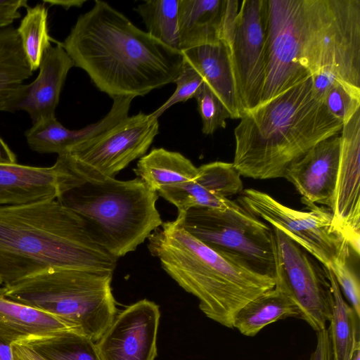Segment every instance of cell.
Masks as SVG:
<instances>
[{"label":"cell","instance_id":"43","mask_svg":"<svg viewBox=\"0 0 360 360\" xmlns=\"http://www.w3.org/2000/svg\"><path fill=\"white\" fill-rule=\"evenodd\" d=\"M6 292V287L3 285V283L0 281V297H5Z\"/></svg>","mask_w":360,"mask_h":360},{"label":"cell","instance_id":"17","mask_svg":"<svg viewBox=\"0 0 360 360\" xmlns=\"http://www.w3.org/2000/svg\"><path fill=\"white\" fill-rule=\"evenodd\" d=\"M72 179L70 169L60 157L51 167L0 164V206L58 199Z\"/></svg>","mask_w":360,"mask_h":360},{"label":"cell","instance_id":"26","mask_svg":"<svg viewBox=\"0 0 360 360\" xmlns=\"http://www.w3.org/2000/svg\"><path fill=\"white\" fill-rule=\"evenodd\" d=\"M326 269L332 291L328 329L333 360H350L354 351L360 347V316L345 301L331 270Z\"/></svg>","mask_w":360,"mask_h":360},{"label":"cell","instance_id":"28","mask_svg":"<svg viewBox=\"0 0 360 360\" xmlns=\"http://www.w3.org/2000/svg\"><path fill=\"white\" fill-rule=\"evenodd\" d=\"M26 9V14L16 29L27 61L34 72L39 69L44 53L51 42L58 41L49 34L48 9L45 4H37Z\"/></svg>","mask_w":360,"mask_h":360},{"label":"cell","instance_id":"10","mask_svg":"<svg viewBox=\"0 0 360 360\" xmlns=\"http://www.w3.org/2000/svg\"><path fill=\"white\" fill-rule=\"evenodd\" d=\"M158 133V118L140 112L58 157L84 173L115 178L132 161L146 155Z\"/></svg>","mask_w":360,"mask_h":360},{"label":"cell","instance_id":"22","mask_svg":"<svg viewBox=\"0 0 360 360\" xmlns=\"http://www.w3.org/2000/svg\"><path fill=\"white\" fill-rule=\"evenodd\" d=\"M72 329L46 311L0 297V337L10 342Z\"/></svg>","mask_w":360,"mask_h":360},{"label":"cell","instance_id":"6","mask_svg":"<svg viewBox=\"0 0 360 360\" xmlns=\"http://www.w3.org/2000/svg\"><path fill=\"white\" fill-rule=\"evenodd\" d=\"M112 274L46 269L5 286V297L56 316L96 342L117 314Z\"/></svg>","mask_w":360,"mask_h":360},{"label":"cell","instance_id":"27","mask_svg":"<svg viewBox=\"0 0 360 360\" xmlns=\"http://www.w3.org/2000/svg\"><path fill=\"white\" fill-rule=\"evenodd\" d=\"M17 342L30 347L46 360H101L95 342L73 330Z\"/></svg>","mask_w":360,"mask_h":360},{"label":"cell","instance_id":"1","mask_svg":"<svg viewBox=\"0 0 360 360\" xmlns=\"http://www.w3.org/2000/svg\"><path fill=\"white\" fill-rule=\"evenodd\" d=\"M61 46L75 66L110 98L143 96L174 83L184 57L107 2L80 15Z\"/></svg>","mask_w":360,"mask_h":360},{"label":"cell","instance_id":"37","mask_svg":"<svg viewBox=\"0 0 360 360\" xmlns=\"http://www.w3.org/2000/svg\"><path fill=\"white\" fill-rule=\"evenodd\" d=\"M13 360H46L30 347L20 342L11 344Z\"/></svg>","mask_w":360,"mask_h":360},{"label":"cell","instance_id":"9","mask_svg":"<svg viewBox=\"0 0 360 360\" xmlns=\"http://www.w3.org/2000/svg\"><path fill=\"white\" fill-rule=\"evenodd\" d=\"M237 201L256 217L283 231L327 269L355 254L328 207L302 200L308 210H294L254 188L243 189Z\"/></svg>","mask_w":360,"mask_h":360},{"label":"cell","instance_id":"20","mask_svg":"<svg viewBox=\"0 0 360 360\" xmlns=\"http://www.w3.org/2000/svg\"><path fill=\"white\" fill-rule=\"evenodd\" d=\"M184 60L202 77L221 101L231 119H240L242 107L231 48L223 41L192 48L181 52Z\"/></svg>","mask_w":360,"mask_h":360},{"label":"cell","instance_id":"36","mask_svg":"<svg viewBox=\"0 0 360 360\" xmlns=\"http://www.w3.org/2000/svg\"><path fill=\"white\" fill-rule=\"evenodd\" d=\"M316 344L309 360H333L331 342L328 328L316 331Z\"/></svg>","mask_w":360,"mask_h":360},{"label":"cell","instance_id":"34","mask_svg":"<svg viewBox=\"0 0 360 360\" xmlns=\"http://www.w3.org/2000/svg\"><path fill=\"white\" fill-rule=\"evenodd\" d=\"M204 82L200 74L184 60L181 72L174 82L176 84L175 91L163 105L151 113L158 118L173 105L195 98Z\"/></svg>","mask_w":360,"mask_h":360},{"label":"cell","instance_id":"2","mask_svg":"<svg viewBox=\"0 0 360 360\" xmlns=\"http://www.w3.org/2000/svg\"><path fill=\"white\" fill-rule=\"evenodd\" d=\"M112 255L86 222L58 199L0 206V281L50 269L113 274Z\"/></svg>","mask_w":360,"mask_h":360},{"label":"cell","instance_id":"18","mask_svg":"<svg viewBox=\"0 0 360 360\" xmlns=\"http://www.w3.org/2000/svg\"><path fill=\"white\" fill-rule=\"evenodd\" d=\"M75 66L60 42L51 45L44 52L35 79L23 84L11 108L24 110L32 123L56 117L60 94L70 70Z\"/></svg>","mask_w":360,"mask_h":360},{"label":"cell","instance_id":"5","mask_svg":"<svg viewBox=\"0 0 360 360\" xmlns=\"http://www.w3.org/2000/svg\"><path fill=\"white\" fill-rule=\"evenodd\" d=\"M65 164L73 174L72 181L58 200L79 215L116 258L134 251L162 226L156 207L158 195L140 178L121 181Z\"/></svg>","mask_w":360,"mask_h":360},{"label":"cell","instance_id":"29","mask_svg":"<svg viewBox=\"0 0 360 360\" xmlns=\"http://www.w3.org/2000/svg\"><path fill=\"white\" fill-rule=\"evenodd\" d=\"M179 5V0H147L134 8L141 17L146 32L167 46L178 51Z\"/></svg>","mask_w":360,"mask_h":360},{"label":"cell","instance_id":"13","mask_svg":"<svg viewBox=\"0 0 360 360\" xmlns=\"http://www.w3.org/2000/svg\"><path fill=\"white\" fill-rule=\"evenodd\" d=\"M266 25V0H243L236 16L231 51L244 113L261 103Z\"/></svg>","mask_w":360,"mask_h":360},{"label":"cell","instance_id":"12","mask_svg":"<svg viewBox=\"0 0 360 360\" xmlns=\"http://www.w3.org/2000/svg\"><path fill=\"white\" fill-rule=\"evenodd\" d=\"M266 7L265 79L260 104L311 76L301 65L302 0H266Z\"/></svg>","mask_w":360,"mask_h":360},{"label":"cell","instance_id":"21","mask_svg":"<svg viewBox=\"0 0 360 360\" xmlns=\"http://www.w3.org/2000/svg\"><path fill=\"white\" fill-rule=\"evenodd\" d=\"M238 0H179V51L222 41L227 18Z\"/></svg>","mask_w":360,"mask_h":360},{"label":"cell","instance_id":"15","mask_svg":"<svg viewBox=\"0 0 360 360\" xmlns=\"http://www.w3.org/2000/svg\"><path fill=\"white\" fill-rule=\"evenodd\" d=\"M335 188L333 220L359 255L360 229V110L343 124Z\"/></svg>","mask_w":360,"mask_h":360},{"label":"cell","instance_id":"33","mask_svg":"<svg viewBox=\"0 0 360 360\" xmlns=\"http://www.w3.org/2000/svg\"><path fill=\"white\" fill-rule=\"evenodd\" d=\"M322 101L328 112L343 124L360 110V93L338 81L325 93Z\"/></svg>","mask_w":360,"mask_h":360},{"label":"cell","instance_id":"16","mask_svg":"<svg viewBox=\"0 0 360 360\" xmlns=\"http://www.w3.org/2000/svg\"><path fill=\"white\" fill-rule=\"evenodd\" d=\"M340 153V136L323 140L286 169L283 178L290 181L307 202L334 207Z\"/></svg>","mask_w":360,"mask_h":360},{"label":"cell","instance_id":"31","mask_svg":"<svg viewBox=\"0 0 360 360\" xmlns=\"http://www.w3.org/2000/svg\"><path fill=\"white\" fill-rule=\"evenodd\" d=\"M169 202L174 205L178 213H184L195 207L226 209L233 202L223 203L214 198L195 181L166 187L157 192Z\"/></svg>","mask_w":360,"mask_h":360},{"label":"cell","instance_id":"8","mask_svg":"<svg viewBox=\"0 0 360 360\" xmlns=\"http://www.w3.org/2000/svg\"><path fill=\"white\" fill-rule=\"evenodd\" d=\"M177 217L188 233L215 252L274 279L273 227L238 202L223 210L191 208Z\"/></svg>","mask_w":360,"mask_h":360},{"label":"cell","instance_id":"23","mask_svg":"<svg viewBox=\"0 0 360 360\" xmlns=\"http://www.w3.org/2000/svg\"><path fill=\"white\" fill-rule=\"evenodd\" d=\"M150 189L158 192L168 186L194 181L198 167L179 152L153 148L139 158L134 169Z\"/></svg>","mask_w":360,"mask_h":360},{"label":"cell","instance_id":"38","mask_svg":"<svg viewBox=\"0 0 360 360\" xmlns=\"http://www.w3.org/2000/svg\"><path fill=\"white\" fill-rule=\"evenodd\" d=\"M17 163V156L0 137V164Z\"/></svg>","mask_w":360,"mask_h":360},{"label":"cell","instance_id":"11","mask_svg":"<svg viewBox=\"0 0 360 360\" xmlns=\"http://www.w3.org/2000/svg\"><path fill=\"white\" fill-rule=\"evenodd\" d=\"M275 238V287L296 304L300 319L315 331L326 328L330 319L331 286L326 267L273 227Z\"/></svg>","mask_w":360,"mask_h":360},{"label":"cell","instance_id":"7","mask_svg":"<svg viewBox=\"0 0 360 360\" xmlns=\"http://www.w3.org/2000/svg\"><path fill=\"white\" fill-rule=\"evenodd\" d=\"M301 65L360 93V0H302Z\"/></svg>","mask_w":360,"mask_h":360},{"label":"cell","instance_id":"3","mask_svg":"<svg viewBox=\"0 0 360 360\" xmlns=\"http://www.w3.org/2000/svg\"><path fill=\"white\" fill-rule=\"evenodd\" d=\"M342 126L314 92L309 76L244 113L234 129L232 163L245 177L283 178L292 163Z\"/></svg>","mask_w":360,"mask_h":360},{"label":"cell","instance_id":"4","mask_svg":"<svg viewBox=\"0 0 360 360\" xmlns=\"http://www.w3.org/2000/svg\"><path fill=\"white\" fill-rule=\"evenodd\" d=\"M150 254L179 286L199 301L211 320L233 328L245 304L274 288V279L215 252L188 233L178 217L162 223L148 238Z\"/></svg>","mask_w":360,"mask_h":360},{"label":"cell","instance_id":"40","mask_svg":"<svg viewBox=\"0 0 360 360\" xmlns=\"http://www.w3.org/2000/svg\"><path fill=\"white\" fill-rule=\"evenodd\" d=\"M11 344L0 337V360H13Z\"/></svg>","mask_w":360,"mask_h":360},{"label":"cell","instance_id":"19","mask_svg":"<svg viewBox=\"0 0 360 360\" xmlns=\"http://www.w3.org/2000/svg\"><path fill=\"white\" fill-rule=\"evenodd\" d=\"M133 99L127 96L113 98L112 107L104 117L81 129H69L56 117L41 120L25 131L27 143L33 151L39 153L63 155L79 143L108 129L128 117Z\"/></svg>","mask_w":360,"mask_h":360},{"label":"cell","instance_id":"24","mask_svg":"<svg viewBox=\"0 0 360 360\" xmlns=\"http://www.w3.org/2000/svg\"><path fill=\"white\" fill-rule=\"evenodd\" d=\"M289 317L300 319V311L286 294L274 286L241 307L233 326L242 335L254 337L268 325Z\"/></svg>","mask_w":360,"mask_h":360},{"label":"cell","instance_id":"25","mask_svg":"<svg viewBox=\"0 0 360 360\" xmlns=\"http://www.w3.org/2000/svg\"><path fill=\"white\" fill-rule=\"evenodd\" d=\"M17 29L0 28V111H11L20 87L32 75Z\"/></svg>","mask_w":360,"mask_h":360},{"label":"cell","instance_id":"14","mask_svg":"<svg viewBox=\"0 0 360 360\" xmlns=\"http://www.w3.org/2000/svg\"><path fill=\"white\" fill-rule=\"evenodd\" d=\"M160 319L159 306L146 299L117 314L95 342L101 360H155Z\"/></svg>","mask_w":360,"mask_h":360},{"label":"cell","instance_id":"32","mask_svg":"<svg viewBox=\"0 0 360 360\" xmlns=\"http://www.w3.org/2000/svg\"><path fill=\"white\" fill-rule=\"evenodd\" d=\"M195 98L202 120V131L204 134L211 135L217 129L226 127V120L231 118L230 113L205 82Z\"/></svg>","mask_w":360,"mask_h":360},{"label":"cell","instance_id":"42","mask_svg":"<svg viewBox=\"0 0 360 360\" xmlns=\"http://www.w3.org/2000/svg\"><path fill=\"white\" fill-rule=\"evenodd\" d=\"M350 360H360V347L354 351Z\"/></svg>","mask_w":360,"mask_h":360},{"label":"cell","instance_id":"30","mask_svg":"<svg viewBox=\"0 0 360 360\" xmlns=\"http://www.w3.org/2000/svg\"><path fill=\"white\" fill-rule=\"evenodd\" d=\"M194 181L223 203H228L229 197L243 190L241 175L229 162L216 161L201 165Z\"/></svg>","mask_w":360,"mask_h":360},{"label":"cell","instance_id":"39","mask_svg":"<svg viewBox=\"0 0 360 360\" xmlns=\"http://www.w3.org/2000/svg\"><path fill=\"white\" fill-rule=\"evenodd\" d=\"M86 2V0H46L44 4H49L51 6H58L68 10L72 7H81Z\"/></svg>","mask_w":360,"mask_h":360},{"label":"cell","instance_id":"41","mask_svg":"<svg viewBox=\"0 0 360 360\" xmlns=\"http://www.w3.org/2000/svg\"><path fill=\"white\" fill-rule=\"evenodd\" d=\"M14 20L11 17L0 15V28L11 25Z\"/></svg>","mask_w":360,"mask_h":360},{"label":"cell","instance_id":"35","mask_svg":"<svg viewBox=\"0 0 360 360\" xmlns=\"http://www.w3.org/2000/svg\"><path fill=\"white\" fill-rule=\"evenodd\" d=\"M330 269L349 304L360 316V283L352 257L336 261Z\"/></svg>","mask_w":360,"mask_h":360}]
</instances>
